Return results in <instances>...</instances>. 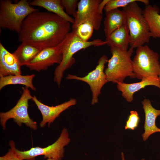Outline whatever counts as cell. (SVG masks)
I'll return each instance as SVG.
<instances>
[{
    "mask_svg": "<svg viewBox=\"0 0 160 160\" xmlns=\"http://www.w3.org/2000/svg\"><path fill=\"white\" fill-rule=\"evenodd\" d=\"M70 29L69 22L53 13L38 9L24 20L17 33L18 40L41 49L55 47L64 40Z\"/></svg>",
    "mask_w": 160,
    "mask_h": 160,
    "instance_id": "cell-1",
    "label": "cell"
},
{
    "mask_svg": "<svg viewBox=\"0 0 160 160\" xmlns=\"http://www.w3.org/2000/svg\"><path fill=\"white\" fill-rule=\"evenodd\" d=\"M106 44L105 41L95 39L90 41H85L80 38L72 31L64 40L56 47L62 54L61 63L55 68L54 72V81L60 87L64 72L70 68L75 62L73 56L81 49L90 47H97Z\"/></svg>",
    "mask_w": 160,
    "mask_h": 160,
    "instance_id": "cell-2",
    "label": "cell"
},
{
    "mask_svg": "<svg viewBox=\"0 0 160 160\" xmlns=\"http://www.w3.org/2000/svg\"><path fill=\"white\" fill-rule=\"evenodd\" d=\"M135 1L123 8L129 35V45L134 49L148 43L151 37L143 10Z\"/></svg>",
    "mask_w": 160,
    "mask_h": 160,
    "instance_id": "cell-3",
    "label": "cell"
},
{
    "mask_svg": "<svg viewBox=\"0 0 160 160\" xmlns=\"http://www.w3.org/2000/svg\"><path fill=\"white\" fill-rule=\"evenodd\" d=\"M27 0L13 3L10 0L0 1V27L18 33L25 19L37 10Z\"/></svg>",
    "mask_w": 160,
    "mask_h": 160,
    "instance_id": "cell-4",
    "label": "cell"
},
{
    "mask_svg": "<svg viewBox=\"0 0 160 160\" xmlns=\"http://www.w3.org/2000/svg\"><path fill=\"white\" fill-rule=\"evenodd\" d=\"M110 51L112 56L108 60L107 67L104 71L108 82L117 84L124 83L127 77L135 78L131 58L134 49L130 47L128 50L125 51L112 47Z\"/></svg>",
    "mask_w": 160,
    "mask_h": 160,
    "instance_id": "cell-5",
    "label": "cell"
},
{
    "mask_svg": "<svg viewBox=\"0 0 160 160\" xmlns=\"http://www.w3.org/2000/svg\"><path fill=\"white\" fill-rule=\"evenodd\" d=\"M159 55L147 45L137 48L132 60L133 73L140 80L160 75Z\"/></svg>",
    "mask_w": 160,
    "mask_h": 160,
    "instance_id": "cell-6",
    "label": "cell"
},
{
    "mask_svg": "<svg viewBox=\"0 0 160 160\" xmlns=\"http://www.w3.org/2000/svg\"><path fill=\"white\" fill-rule=\"evenodd\" d=\"M22 89V94L16 105L8 111L0 113V123L4 130L6 122L11 119L19 126L24 124L34 130L37 129L36 122L30 118L28 112V101L33 96L28 88L23 87Z\"/></svg>",
    "mask_w": 160,
    "mask_h": 160,
    "instance_id": "cell-7",
    "label": "cell"
},
{
    "mask_svg": "<svg viewBox=\"0 0 160 160\" xmlns=\"http://www.w3.org/2000/svg\"><path fill=\"white\" fill-rule=\"evenodd\" d=\"M70 140L67 129L63 128L58 138L52 144L44 148L32 147L25 151L17 149V151L23 160H34L36 157L40 155L44 156L45 159L61 160L64 156V147Z\"/></svg>",
    "mask_w": 160,
    "mask_h": 160,
    "instance_id": "cell-8",
    "label": "cell"
},
{
    "mask_svg": "<svg viewBox=\"0 0 160 160\" xmlns=\"http://www.w3.org/2000/svg\"><path fill=\"white\" fill-rule=\"evenodd\" d=\"M107 57L103 55L99 59L95 68L84 77L69 74L66 79L68 80H76L84 82L89 86L92 92L91 104L94 105L98 101V97L101 94V89L108 82L107 77L104 71L105 64L108 62Z\"/></svg>",
    "mask_w": 160,
    "mask_h": 160,
    "instance_id": "cell-9",
    "label": "cell"
},
{
    "mask_svg": "<svg viewBox=\"0 0 160 160\" xmlns=\"http://www.w3.org/2000/svg\"><path fill=\"white\" fill-rule=\"evenodd\" d=\"M101 0H81L78 3L77 9L74 17L72 29L84 22H88L94 27V30L99 29L102 20L98 6Z\"/></svg>",
    "mask_w": 160,
    "mask_h": 160,
    "instance_id": "cell-10",
    "label": "cell"
},
{
    "mask_svg": "<svg viewBox=\"0 0 160 160\" xmlns=\"http://www.w3.org/2000/svg\"><path fill=\"white\" fill-rule=\"evenodd\" d=\"M62 55L57 47L42 49L26 66L30 70L40 72L46 70L55 64L61 62Z\"/></svg>",
    "mask_w": 160,
    "mask_h": 160,
    "instance_id": "cell-11",
    "label": "cell"
},
{
    "mask_svg": "<svg viewBox=\"0 0 160 160\" xmlns=\"http://www.w3.org/2000/svg\"><path fill=\"white\" fill-rule=\"evenodd\" d=\"M40 111L42 118L40 125L41 127H44L47 123L48 127L58 117L63 111L69 107L76 105V100L71 98L69 100L55 106L45 105L39 100L34 95L32 99Z\"/></svg>",
    "mask_w": 160,
    "mask_h": 160,
    "instance_id": "cell-12",
    "label": "cell"
},
{
    "mask_svg": "<svg viewBox=\"0 0 160 160\" xmlns=\"http://www.w3.org/2000/svg\"><path fill=\"white\" fill-rule=\"evenodd\" d=\"M22 66L13 53L0 42V77L21 74Z\"/></svg>",
    "mask_w": 160,
    "mask_h": 160,
    "instance_id": "cell-13",
    "label": "cell"
},
{
    "mask_svg": "<svg viewBox=\"0 0 160 160\" xmlns=\"http://www.w3.org/2000/svg\"><path fill=\"white\" fill-rule=\"evenodd\" d=\"M148 86H155L160 89V81L158 77H150L142 79L136 83L117 84L118 90L121 92L122 96L128 102L133 100V95L137 92Z\"/></svg>",
    "mask_w": 160,
    "mask_h": 160,
    "instance_id": "cell-14",
    "label": "cell"
},
{
    "mask_svg": "<svg viewBox=\"0 0 160 160\" xmlns=\"http://www.w3.org/2000/svg\"><path fill=\"white\" fill-rule=\"evenodd\" d=\"M142 104L145 114L144 132L142 136L145 141L153 134L160 132V128L158 127L155 124L156 118L160 116V110L154 108L149 99H144L142 101Z\"/></svg>",
    "mask_w": 160,
    "mask_h": 160,
    "instance_id": "cell-15",
    "label": "cell"
},
{
    "mask_svg": "<svg viewBox=\"0 0 160 160\" xmlns=\"http://www.w3.org/2000/svg\"><path fill=\"white\" fill-rule=\"evenodd\" d=\"M104 31L106 38L116 30L127 23L125 13L122 10L116 9L105 12Z\"/></svg>",
    "mask_w": 160,
    "mask_h": 160,
    "instance_id": "cell-16",
    "label": "cell"
},
{
    "mask_svg": "<svg viewBox=\"0 0 160 160\" xmlns=\"http://www.w3.org/2000/svg\"><path fill=\"white\" fill-rule=\"evenodd\" d=\"M160 9L156 4L146 6L144 16L149 27L151 37L160 39Z\"/></svg>",
    "mask_w": 160,
    "mask_h": 160,
    "instance_id": "cell-17",
    "label": "cell"
},
{
    "mask_svg": "<svg viewBox=\"0 0 160 160\" xmlns=\"http://www.w3.org/2000/svg\"><path fill=\"white\" fill-rule=\"evenodd\" d=\"M105 41L110 47H116L124 50H128L129 45V35L127 23L106 38Z\"/></svg>",
    "mask_w": 160,
    "mask_h": 160,
    "instance_id": "cell-18",
    "label": "cell"
},
{
    "mask_svg": "<svg viewBox=\"0 0 160 160\" xmlns=\"http://www.w3.org/2000/svg\"><path fill=\"white\" fill-rule=\"evenodd\" d=\"M30 4L32 6L42 7L70 23L73 24L74 22V18L67 14L64 10L61 0H34L30 2Z\"/></svg>",
    "mask_w": 160,
    "mask_h": 160,
    "instance_id": "cell-19",
    "label": "cell"
},
{
    "mask_svg": "<svg viewBox=\"0 0 160 160\" xmlns=\"http://www.w3.org/2000/svg\"><path fill=\"white\" fill-rule=\"evenodd\" d=\"M42 50L31 44L22 42L13 53L22 66L26 65Z\"/></svg>",
    "mask_w": 160,
    "mask_h": 160,
    "instance_id": "cell-20",
    "label": "cell"
},
{
    "mask_svg": "<svg viewBox=\"0 0 160 160\" xmlns=\"http://www.w3.org/2000/svg\"><path fill=\"white\" fill-rule=\"evenodd\" d=\"M35 76L34 74H32L26 75L18 74L0 77V90L8 85L21 84L35 91L36 88L33 83V79Z\"/></svg>",
    "mask_w": 160,
    "mask_h": 160,
    "instance_id": "cell-21",
    "label": "cell"
},
{
    "mask_svg": "<svg viewBox=\"0 0 160 160\" xmlns=\"http://www.w3.org/2000/svg\"><path fill=\"white\" fill-rule=\"evenodd\" d=\"M94 30V27L92 25L88 22H84L72 29V31L83 40L88 41L92 36Z\"/></svg>",
    "mask_w": 160,
    "mask_h": 160,
    "instance_id": "cell-22",
    "label": "cell"
},
{
    "mask_svg": "<svg viewBox=\"0 0 160 160\" xmlns=\"http://www.w3.org/2000/svg\"><path fill=\"white\" fill-rule=\"evenodd\" d=\"M140 2L146 6L149 4L150 1L148 0H110L105 6L104 9L105 12L119 9L122 7L124 8L130 3L134 2Z\"/></svg>",
    "mask_w": 160,
    "mask_h": 160,
    "instance_id": "cell-23",
    "label": "cell"
},
{
    "mask_svg": "<svg viewBox=\"0 0 160 160\" xmlns=\"http://www.w3.org/2000/svg\"><path fill=\"white\" fill-rule=\"evenodd\" d=\"M140 121V118L137 112L135 111H131L126 121L125 129L134 130L138 127Z\"/></svg>",
    "mask_w": 160,
    "mask_h": 160,
    "instance_id": "cell-24",
    "label": "cell"
},
{
    "mask_svg": "<svg viewBox=\"0 0 160 160\" xmlns=\"http://www.w3.org/2000/svg\"><path fill=\"white\" fill-rule=\"evenodd\" d=\"M9 145L10 148L5 155L0 157V160H23L17 151L14 142L10 140Z\"/></svg>",
    "mask_w": 160,
    "mask_h": 160,
    "instance_id": "cell-25",
    "label": "cell"
},
{
    "mask_svg": "<svg viewBox=\"0 0 160 160\" xmlns=\"http://www.w3.org/2000/svg\"><path fill=\"white\" fill-rule=\"evenodd\" d=\"M78 1L77 0H61V4L65 9L67 14L69 15H72L73 17L77 11Z\"/></svg>",
    "mask_w": 160,
    "mask_h": 160,
    "instance_id": "cell-26",
    "label": "cell"
},
{
    "mask_svg": "<svg viewBox=\"0 0 160 160\" xmlns=\"http://www.w3.org/2000/svg\"><path fill=\"white\" fill-rule=\"evenodd\" d=\"M110 0H101L98 6V10L100 14L102 15L103 9Z\"/></svg>",
    "mask_w": 160,
    "mask_h": 160,
    "instance_id": "cell-27",
    "label": "cell"
},
{
    "mask_svg": "<svg viewBox=\"0 0 160 160\" xmlns=\"http://www.w3.org/2000/svg\"><path fill=\"white\" fill-rule=\"evenodd\" d=\"M121 158L122 160H125V157H124V153L123 152H122L121 153ZM141 160H145L144 159H141Z\"/></svg>",
    "mask_w": 160,
    "mask_h": 160,
    "instance_id": "cell-28",
    "label": "cell"
},
{
    "mask_svg": "<svg viewBox=\"0 0 160 160\" xmlns=\"http://www.w3.org/2000/svg\"><path fill=\"white\" fill-rule=\"evenodd\" d=\"M47 160H58L53 159H47Z\"/></svg>",
    "mask_w": 160,
    "mask_h": 160,
    "instance_id": "cell-29",
    "label": "cell"
},
{
    "mask_svg": "<svg viewBox=\"0 0 160 160\" xmlns=\"http://www.w3.org/2000/svg\"><path fill=\"white\" fill-rule=\"evenodd\" d=\"M159 80L160 81V75L159 76Z\"/></svg>",
    "mask_w": 160,
    "mask_h": 160,
    "instance_id": "cell-30",
    "label": "cell"
}]
</instances>
